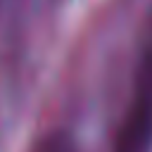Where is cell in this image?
Wrapping results in <instances>:
<instances>
[{
    "mask_svg": "<svg viewBox=\"0 0 152 152\" xmlns=\"http://www.w3.org/2000/svg\"><path fill=\"white\" fill-rule=\"evenodd\" d=\"M109 152H152V24L145 33L131 93Z\"/></svg>",
    "mask_w": 152,
    "mask_h": 152,
    "instance_id": "6da1fadb",
    "label": "cell"
},
{
    "mask_svg": "<svg viewBox=\"0 0 152 152\" xmlns=\"http://www.w3.org/2000/svg\"><path fill=\"white\" fill-rule=\"evenodd\" d=\"M31 152H78V147L69 133H50V135L40 138L31 147Z\"/></svg>",
    "mask_w": 152,
    "mask_h": 152,
    "instance_id": "7a4b0ae2",
    "label": "cell"
}]
</instances>
